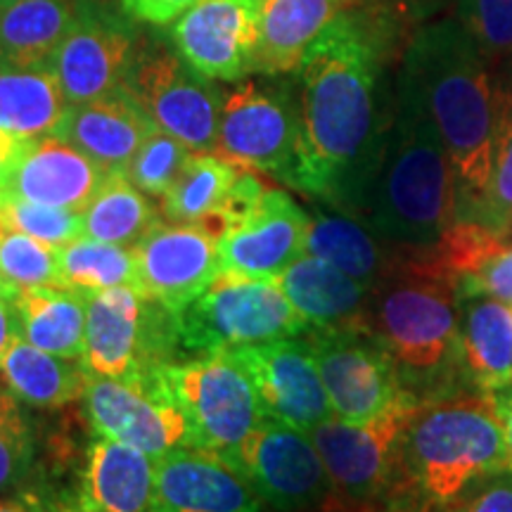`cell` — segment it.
<instances>
[{
  "mask_svg": "<svg viewBox=\"0 0 512 512\" xmlns=\"http://www.w3.org/2000/svg\"><path fill=\"white\" fill-rule=\"evenodd\" d=\"M382 19L351 8L306 48L292 72L299 150L290 188L361 219L380 174L396 91Z\"/></svg>",
  "mask_w": 512,
  "mask_h": 512,
  "instance_id": "cell-1",
  "label": "cell"
},
{
  "mask_svg": "<svg viewBox=\"0 0 512 512\" xmlns=\"http://www.w3.org/2000/svg\"><path fill=\"white\" fill-rule=\"evenodd\" d=\"M401 67L420 86L446 145L458 219H472L489 188L501 112L489 64L458 19H441L411 38Z\"/></svg>",
  "mask_w": 512,
  "mask_h": 512,
  "instance_id": "cell-2",
  "label": "cell"
},
{
  "mask_svg": "<svg viewBox=\"0 0 512 512\" xmlns=\"http://www.w3.org/2000/svg\"><path fill=\"white\" fill-rule=\"evenodd\" d=\"M361 219L399 252L430 249L458 221L451 159L425 95L403 67L387 150Z\"/></svg>",
  "mask_w": 512,
  "mask_h": 512,
  "instance_id": "cell-3",
  "label": "cell"
},
{
  "mask_svg": "<svg viewBox=\"0 0 512 512\" xmlns=\"http://www.w3.org/2000/svg\"><path fill=\"white\" fill-rule=\"evenodd\" d=\"M510 470L505 432L491 394L422 401L401 441L392 489L444 508L477 479Z\"/></svg>",
  "mask_w": 512,
  "mask_h": 512,
  "instance_id": "cell-4",
  "label": "cell"
},
{
  "mask_svg": "<svg viewBox=\"0 0 512 512\" xmlns=\"http://www.w3.org/2000/svg\"><path fill=\"white\" fill-rule=\"evenodd\" d=\"M458 290L444 278L403 266L370 290L366 328L394 358L403 382L432 380L460 356Z\"/></svg>",
  "mask_w": 512,
  "mask_h": 512,
  "instance_id": "cell-5",
  "label": "cell"
},
{
  "mask_svg": "<svg viewBox=\"0 0 512 512\" xmlns=\"http://www.w3.org/2000/svg\"><path fill=\"white\" fill-rule=\"evenodd\" d=\"M171 313L178 361L302 337L311 330L273 280L228 271L216 275L200 297Z\"/></svg>",
  "mask_w": 512,
  "mask_h": 512,
  "instance_id": "cell-6",
  "label": "cell"
},
{
  "mask_svg": "<svg viewBox=\"0 0 512 512\" xmlns=\"http://www.w3.org/2000/svg\"><path fill=\"white\" fill-rule=\"evenodd\" d=\"M159 387L190 425V448L226 456L264 420L254 384L228 351L157 368Z\"/></svg>",
  "mask_w": 512,
  "mask_h": 512,
  "instance_id": "cell-7",
  "label": "cell"
},
{
  "mask_svg": "<svg viewBox=\"0 0 512 512\" xmlns=\"http://www.w3.org/2000/svg\"><path fill=\"white\" fill-rule=\"evenodd\" d=\"M252 74L223 91L216 152L230 162L292 185L299 150L294 79Z\"/></svg>",
  "mask_w": 512,
  "mask_h": 512,
  "instance_id": "cell-8",
  "label": "cell"
},
{
  "mask_svg": "<svg viewBox=\"0 0 512 512\" xmlns=\"http://www.w3.org/2000/svg\"><path fill=\"white\" fill-rule=\"evenodd\" d=\"M81 361L91 375L110 380L150 377L178 361L174 313L128 285L88 294Z\"/></svg>",
  "mask_w": 512,
  "mask_h": 512,
  "instance_id": "cell-9",
  "label": "cell"
},
{
  "mask_svg": "<svg viewBox=\"0 0 512 512\" xmlns=\"http://www.w3.org/2000/svg\"><path fill=\"white\" fill-rule=\"evenodd\" d=\"M420 403L415 392H408L366 422H349L332 415L309 432L342 501L375 505L392 491L403 434Z\"/></svg>",
  "mask_w": 512,
  "mask_h": 512,
  "instance_id": "cell-10",
  "label": "cell"
},
{
  "mask_svg": "<svg viewBox=\"0 0 512 512\" xmlns=\"http://www.w3.org/2000/svg\"><path fill=\"white\" fill-rule=\"evenodd\" d=\"M121 88L150 114L157 128L192 152H216L223 88L195 72L176 48L162 43L136 48Z\"/></svg>",
  "mask_w": 512,
  "mask_h": 512,
  "instance_id": "cell-11",
  "label": "cell"
},
{
  "mask_svg": "<svg viewBox=\"0 0 512 512\" xmlns=\"http://www.w3.org/2000/svg\"><path fill=\"white\" fill-rule=\"evenodd\" d=\"M221 460L275 512H323L335 486L309 432L264 418Z\"/></svg>",
  "mask_w": 512,
  "mask_h": 512,
  "instance_id": "cell-12",
  "label": "cell"
},
{
  "mask_svg": "<svg viewBox=\"0 0 512 512\" xmlns=\"http://www.w3.org/2000/svg\"><path fill=\"white\" fill-rule=\"evenodd\" d=\"M304 337L337 418L366 422L411 392L394 358L366 328L309 330Z\"/></svg>",
  "mask_w": 512,
  "mask_h": 512,
  "instance_id": "cell-13",
  "label": "cell"
},
{
  "mask_svg": "<svg viewBox=\"0 0 512 512\" xmlns=\"http://www.w3.org/2000/svg\"><path fill=\"white\" fill-rule=\"evenodd\" d=\"M83 403L100 437L136 446L155 460L190 448L188 420L152 375L110 380L88 373Z\"/></svg>",
  "mask_w": 512,
  "mask_h": 512,
  "instance_id": "cell-14",
  "label": "cell"
},
{
  "mask_svg": "<svg viewBox=\"0 0 512 512\" xmlns=\"http://www.w3.org/2000/svg\"><path fill=\"white\" fill-rule=\"evenodd\" d=\"M254 384L264 418L311 432L335 411L309 339L287 337L228 351Z\"/></svg>",
  "mask_w": 512,
  "mask_h": 512,
  "instance_id": "cell-15",
  "label": "cell"
},
{
  "mask_svg": "<svg viewBox=\"0 0 512 512\" xmlns=\"http://www.w3.org/2000/svg\"><path fill=\"white\" fill-rule=\"evenodd\" d=\"M264 0H200L171 27V43L195 72L238 83L254 74Z\"/></svg>",
  "mask_w": 512,
  "mask_h": 512,
  "instance_id": "cell-16",
  "label": "cell"
},
{
  "mask_svg": "<svg viewBox=\"0 0 512 512\" xmlns=\"http://www.w3.org/2000/svg\"><path fill=\"white\" fill-rule=\"evenodd\" d=\"M136 290L169 311L200 297L221 273L219 240L202 223L157 221L133 247Z\"/></svg>",
  "mask_w": 512,
  "mask_h": 512,
  "instance_id": "cell-17",
  "label": "cell"
},
{
  "mask_svg": "<svg viewBox=\"0 0 512 512\" xmlns=\"http://www.w3.org/2000/svg\"><path fill=\"white\" fill-rule=\"evenodd\" d=\"M136 43L119 17L81 0L79 17L50 60L69 105L105 98L124 86Z\"/></svg>",
  "mask_w": 512,
  "mask_h": 512,
  "instance_id": "cell-18",
  "label": "cell"
},
{
  "mask_svg": "<svg viewBox=\"0 0 512 512\" xmlns=\"http://www.w3.org/2000/svg\"><path fill=\"white\" fill-rule=\"evenodd\" d=\"M309 223L292 195L268 188L219 240L221 271L273 280L306 252Z\"/></svg>",
  "mask_w": 512,
  "mask_h": 512,
  "instance_id": "cell-19",
  "label": "cell"
},
{
  "mask_svg": "<svg viewBox=\"0 0 512 512\" xmlns=\"http://www.w3.org/2000/svg\"><path fill=\"white\" fill-rule=\"evenodd\" d=\"M110 171L60 136H46L24 145L12 166L0 200L48 204L83 211Z\"/></svg>",
  "mask_w": 512,
  "mask_h": 512,
  "instance_id": "cell-20",
  "label": "cell"
},
{
  "mask_svg": "<svg viewBox=\"0 0 512 512\" xmlns=\"http://www.w3.org/2000/svg\"><path fill=\"white\" fill-rule=\"evenodd\" d=\"M155 512H264V501L226 460L176 448L157 460Z\"/></svg>",
  "mask_w": 512,
  "mask_h": 512,
  "instance_id": "cell-21",
  "label": "cell"
},
{
  "mask_svg": "<svg viewBox=\"0 0 512 512\" xmlns=\"http://www.w3.org/2000/svg\"><path fill=\"white\" fill-rule=\"evenodd\" d=\"M155 131L157 124L150 114L119 88L105 98L69 107L55 136L69 140L110 174H126L128 164Z\"/></svg>",
  "mask_w": 512,
  "mask_h": 512,
  "instance_id": "cell-22",
  "label": "cell"
},
{
  "mask_svg": "<svg viewBox=\"0 0 512 512\" xmlns=\"http://www.w3.org/2000/svg\"><path fill=\"white\" fill-rule=\"evenodd\" d=\"M273 283L302 313L311 330L366 328L370 287L318 256L302 254L275 275Z\"/></svg>",
  "mask_w": 512,
  "mask_h": 512,
  "instance_id": "cell-23",
  "label": "cell"
},
{
  "mask_svg": "<svg viewBox=\"0 0 512 512\" xmlns=\"http://www.w3.org/2000/svg\"><path fill=\"white\" fill-rule=\"evenodd\" d=\"M155 489V458L98 434L86 453L83 503L98 512H155Z\"/></svg>",
  "mask_w": 512,
  "mask_h": 512,
  "instance_id": "cell-24",
  "label": "cell"
},
{
  "mask_svg": "<svg viewBox=\"0 0 512 512\" xmlns=\"http://www.w3.org/2000/svg\"><path fill=\"white\" fill-rule=\"evenodd\" d=\"M358 0H266L254 74L285 76L299 67L306 48Z\"/></svg>",
  "mask_w": 512,
  "mask_h": 512,
  "instance_id": "cell-25",
  "label": "cell"
},
{
  "mask_svg": "<svg viewBox=\"0 0 512 512\" xmlns=\"http://www.w3.org/2000/svg\"><path fill=\"white\" fill-rule=\"evenodd\" d=\"M304 254L328 261L370 290L389 278L401 261L399 249L375 235L366 221L339 209L311 216Z\"/></svg>",
  "mask_w": 512,
  "mask_h": 512,
  "instance_id": "cell-26",
  "label": "cell"
},
{
  "mask_svg": "<svg viewBox=\"0 0 512 512\" xmlns=\"http://www.w3.org/2000/svg\"><path fill=\"white\" fill-rule=\"evenodd\" d=\"M0 384L24 406L55 411L83 399L88 370L83 361L48 354L15 335L0 358Z\"/></svg>",
  "mask_w": 512,
  "mask_h": 512,
  "instance_id": "cell-27",
  "label": "cell"
},
{
  "mask_svg": "<svg viewBox=\"0 0 512 512\" xmlns=\"http://www.w3.org/2000/svg\"><path fill=\"white\" fill-rule=\"evenodd\" d=\"M69 107L50 62L31 67L0 62V131L24 143L55 136Z\"/></svg>",
  "mask_w": 512,
  "mask_h": 512,
  "instance_id": "cell-28",
  "label": "cell"
},
{
  "mask_svg": "<svg viewBox=\"0 0 512 512\" xmlns=\"http://www.w3.org/2000/svg\"><path fill=\"white\" fill-rule=\"evenodd\" d=\"M460 361L479 392L512 387V306L489 297L465 299Z\"/></svg>",
  "mask_w": 512,
  "mask_h": 512,
  "instance_id": "cell-29",
  "label": "cell"
},
{
  "mask_svg": "<svg viewBox=\"0 0 512 512\" xmlns=\"http://www.w3.org/2000/svg\"><path fill=\"white\" fill-rule=\"evenodd\" d=\"M79 10L81 0H0V62L15 67L50 62Z\"/></svg>",
  "mask_w": 512,
  "mask_h": 512,
  "instance_id": "cell-30",
  "label": "cell"
},
{
  "mask_svg": "<svg viewBox=\"0 0 512 512\" xmlns=\"http://www.w3.org/2000/svg\"><path fill=\"white\" fill-rule=\"evenodd\" d=\"M88 294L69 287H38L12 294L17 335L62 358H83Z\"/></svg>",
  "mask_w": 512,
  "mask_h": 512,
  "instance_id": "cell-31",
  "label": "cell"
},
{
  "mask_svg": "<svg viewBox=\"0 0 512 512\" xmlns=\"http://www.w3.org/2000/svg\"><path fill=\"white\" fill-rule=\"evenodd\" d=\"M81 216L86 238L121 247H136L147 230L162 221L145 192L138 190L121 171L107 174Z\"/></svg>",
  "mask_w": 512,
  "mask_h": 512,
  "instance_id": "cell-32",
  "label": "cell"
},
{
  "mask_svg": "<svg viewBox=\"0 0 512 512\" xmlns=\"http://www.w3.org/2000/svg\"><path fill=\"white\" fill-rule=\"evenodd\" d=\"M245 166L219 152H192L181 176L162 197L164 221L197 223L219 211Z\"/></svg>",
  "mask_w": 512,
  "mask_h": 512,
  "instance_id": "cell-33",
  "label": "cell"
},
{
  "mask_svg": "<svg viewBox=\"0 0 512 512\" xmlns=\"http://www.w3.org/2000/svg\"><path fill=\"white\" fill-rule=\"evenodd\" d=\"M62 287L81 294H95L112 287H136V254L133 247L110 245L83 238L57 249Z\"/></svg>",
  "mask_w": 512,
  "mask_h": 512,
  "instance_id": "cell-34",
  "label": "cell"
},
{
  "mask_svg": "<svg viewBox=\"0 0 512 512\" xmlns=\"http://www.w3.org/2000/svg\"><path fill=\"white\" fill-rule=\"evenodd\" d=\"M498 100H501V112H498L494 169L482 204L467 221L484 223L508 240L512 235V95L498 93Z\"/></svg>",
  "mask_w": 512,
  "mask_h": 512,
  "instance_id": "cell-35",
  "label": "cell"
},
{
  "mask_svg": "<svg viewBox=\"0 0 512 512\" xmlns=\"http://www.w3.org/2000/svg\"><path fill=\"white\" fill-rule=\"evenodd\" d=\"M0 280L10 287L12 294L38 287H62L57 247L10 230L0 240Z\"/></svg>",
  "mask_w": 512,
  "mask_h": 512,
  "instance_id": "cell-36",
  "label": "cell"
},
{
  "mask_svg": "<svg viewBox=\"0 0 512 512\" xmlns=\"http://www.w3.org/2000/svg\"><path fill=\"white\" fill-rule=\"evenodd\" d=\"M190 155L192 150L188 145H183L178 138L157 128L140 147L133 162L128 164L126 176L145 195L164 197L171 190V185L176 183V178L181 176Z\"/></svg>",
  "mask_w": 512,
  "mask_h": 512,
  "instance_id": "cell-37",
  "label": "cell"
},
{
  "mask_svg": "<svg viewBox=\"0 0 512 512\" xmlns=\"http://www.w3.org/2000/svg\"><path fill=\"white\" fill-rule=\"evenodd\" d=\"M34 460L31 427L19 403L0 384V498L17 491L29 479Z\"/></svg>",
  "mask_w": 512,
  "mask_h": 512,
  "instance_id": "cell-38",
  "label": "cell"
},
{
  "mask_svg": "<svg viewBox=\"0 0 512 512\" xmlns=\"http://www.w3.org/2000/svg\"><path fill=\"white\" fill-rule=\"evenodd\" d=\"M5 221L10 230L31 235V238L46 242L50 247H64L69 242L83 238V216L81 211L48 207V204L24 202L5 197L0 200Z\"/></svg>",
  "mask_w": 512,
  "mask_h": 512,
  "instance_id": "cell-39",
  "label": "cell"
},
{
  "mask_svg": "<svg viewBox=\"0 0 512 512\" xmlns=\"http://www.w3.org/2000/svg\"><path fill=\"white\" fill-rule=\"evenodd\" d=\"M456 19L489 67L512 55V0H458Z\"/></svg>",
  "mask_w": 512,
  "mask_h": 512,
  "instance_id": "cell-40",
  "label": "cell"
},
{
  "mask_svg": "<svg viewBox=\"0 0 512 512\" xmlns=\"http://www.w3.org/2000/svg\"><path fill=\"white\" fill-rule=\"evenodd\" d=\"M456 290L463 302L465 299L489 297L512 306V247L505 245L482 268H477L470 275H463L458 280Z\"/></svg>",
  "mask_w": 512,
  "mask_h": 512,
  "instance_id": "cell-41",
  "label": "cell"
},
{
  "mask_svg": "<svg viewBox=\"0 0 512 512\" xmlns=\"http://www.w3.org/2000/svg\"><path fill=\"white\" fill-rule=\"evenodd\" d=\"M441 512H512V470L477 479Z\"/></svg>",
  "mask_w": 512,
  "mask_h": 512,
  "instance_id": "cell-42",
  "label": "cell"
},
{
  "mask_svg": "<svg viewBox=\"0 0 512 512\" xmlns=\"http://www.w3.org/2000/svg\"><path fill=\"white\" fill-rule=\"evenodd\" d=\"M197 3L200 0H121L128 17L152 24V27L174 24L185 10H190Z\"/></svg>",
  "mask_w": 512,
  "mask_h": 512,
  "instance_id": "cell-43",
  "label": "cell"
},
{
  "mask_svg": "<svg viewBox=\"0 0 512 512\" xmlns=\"http://www.w3.org/2000/svg\"><path fill=\"white\" fill-rule=\"evenodd\" d=\"M17 335L15 309H12V290L0 280V358L8 351L12 337Z\"/></svg>",
  "mask_w": 512,
  "mask_h": 512,
  "instance_id": "cell-44",
  "label": "cell"
},
{
  "mask_svg": "<svg viewBox=\"0 0 512 512\" xmlns=\"http://www.w3.org/2000/svg\"><path fill=\"white\" fill-rule=\"evenodd\" d=\"M24 145H27L24 140H19L15 136H10V133L0 131V197H3L12 166H15L19 155H22Z\"/></svg>",
  "mask_w": 512,
  "mask_h": 512,
  "instance_id": "cell-45",
  "label": "cell"
},
{
  "mask_svg": "<svg viewBox=\"0 0 512 512\" xmlns=\"http://www.w3.org/2000/svg\"><path fill=\"white\" fill-rule=\"evenodd\" d=\"M491 396H494L496 415L498 420H501V427L505 432V444H508V458H510V470H512V387Z\"/></svg>",
  "mask_w": 512,
  "mask_h": 512,
  "instance_id": "cell-46",
  "label": "cell"
},
{
  "mask_svg": "<svg viewBox=\"0 0 512 512\" xmlns=\"http://www.w3.org/2000/svg\"><path fill=\"white\" fill-rule=\"evenodd\" d=\"M0 512H38L34 505L27 501H17V498H0Z\"/></svg>",
  "mask_w": 512,
  "mask_h": 512,
  "instance_id": "cell-47",
  "label": "cell"
},
{
  "mask_svg": "<svg viewBox=\"0 0 512 512\" xmlns=\"http://www.w3.org/2000/svg\"><path fill=\"white\" fill-rule=\"evenodd\" d=\"M10 233V228H8V221H5V216H3V209H0V240L5 238V235Z\"/></svg>",
  "mask_w": 512,
  "mask_h": 512,
  "instance_id": "cell-48",
  "label": "cell"
},
{
  "mask_svg": "<svg viewBox=\"0 0 512 512\" xmlns=\"http://www.w3.org/2000/svg\"><path fill=\"white\" fill-rule=\"evenodd\" d=\"M62 512H98V510H93L91 505H86V503H79V505H74V508H69V510H62Z\"/></svg>",
  "mask_w": 512,
  "mask_h": 512,
  "instance_id": "cell-49",
  "label": "cell"
},
{
  "mask_svg": "<svg viewBox=\"0 0 512 512\" xmlns=\"http://www.w3.org/2000/svg\"><path fill=\"white\" fill-rule=\"evenodd\" d=\"M264 3H266V0H264Z\"/></svg>",
  "mask_w": 512,
  "mask_h": 512,
  "instance_id": "cell-50",
  "label": "cell"
}]
</instances>
